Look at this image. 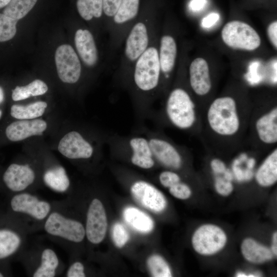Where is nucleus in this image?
Masks as SVG:
<instances>
[{
	"label": "nucleus",
	"instance_id": "nucleus-15",
	"mask_svg": "<svg viewBox=\"0 0 277 277\" xmlns=\"http://www.w3.org/2000/svg\"><path fill=\"white\" fill-rule=\"evenodd\" d=\"M55 62L58 75L62 82L75 84L80 80L82 72L81 61L71 45L64 44L57 48Z\"/></svg>",
	"mask_w": 277,
	"mask_h": 277
},
{
	"label": "nucleus",
	"instance_id": "nucleus-23",
	"mask_svg": "<svg viewBox=\"0 0 277 277\" xmlns=\"http://www.w3.org/2000/svg\"><path fill=\"white\" fill-rule=\"evenodd\" d=\"M46 128L47 123L43 120H22L9 125L6 129V134L9 140L16 142L42 135Z\"/></svg>",
	"mask_w": 277,
	"mask_h": 277
},
{
	"label": "nucleus",
	"instance_id": "nucleus-28",
	"mask_svg": "<svg viewBox=\"0 0 277 277\" xmlns=\"http://www.w3.org/2000/svg\"><path fill=\"white\" fill-rule=\"evenodd\" d=\"M75 6L79 16L85 21H102L104 24L102 0H75Z\"/></svg>",
	"mask_w": 277,
	"mask_h": 277
},
{
	"label": "nucleus",
	"instance_id": "nucleus-26",
	"mask_svg": "<svg viewBox=\"0 0 277 277\" xmlns=\"http://www.w3.org/2000/svg\"><path fill=\"white\" fill-rule=\"evenodd\" d=\"M43 180L51 189L60 193L66 192L70 186V181L64 167L55 165L44 172Z\"/></svg>",
	"mask_w": 277,
	"mask_h": 277
},
{
	"label": "nucleus",
	"instance_id": "nucleus-43",
	"mask_svg": "<svg viewBox=\"0 0 277 277\" xmlns=\"http://www.w3.org/2000/svg\"><path fill=\"white\" fill-rule=\"evenodd\" d=\"M11 0H0V9L5 8Z\"/></svg>",
	"mask_w": 277,
	"mask_h": 277
},
{
	"label": "nucleus",
	"instance_id": "nucleus-8",
	"mask_svg": "<svg viewBox=\"0 0 277 277\" xmlns=\"http://www.w3.org/2000/svg\"><path fill=\"white\" fill-rule=\"evenodd\" d=\"M18 258L29 276L55 277L64 271V264L57 254L48 246H27Z\"/></svg>",
	"mask_w": 277,
	"mask_h": 277
},
{
	"label": "nucleus",
	"instance_id": "nucleus-14",
	"mask_svg": "<svg viewBox=\"0 0 277 277\" xmlns=\"http://www.w3.org/2000/svg\"><path fill=\"white\" fill-rule=\"evenodd\" d=\"M227 242L224 231L219 227L206 224L200 227L192 238L194 249L202 255H211L222 249Z\"/></svg>",
	"mask_w": 277,
	"mask_h": 277
},
{
	"label": "nucleus",
	"instance_id": "nucleus-34",
	"mask_svg": "<svg viewBox=\"0 0 277 277\" xmlns=\"http://www.w3.org/2000/svg\"><path fill=\"white\" fill-rule=\"evenodd\" d=\"M104 28L107 31L110 23L122 0H102Z\"/></svg>",
	"mask_w": 277,
	"mask_h": 277
},
{
	"label": "nucleus",
	"instance_id": "nucleus-16",
	"mask_svg": "<svg viewBox=\"0 0 277 277\" xmlns=\"http://www.w3.org/2000/svg\"><path fill=\"white\" fill-rule=\"evenodd\" d=\"M158 52L161 72V94H165L169 90L177 54L176 42L172 34L164 32L159 37Z\"/></svg>",
	"mask_w": 277,
	"mask_h": 277
},
{
	"label": "nucleus",
	"instance_id": "nucleus-24",
	"mask_svg": "<svg viewBox=\"0 0 277 277\" xmlns=\"http://www.w3.org/2000/svg\"><path fill=\"white\" fill-rule=\"evenodd\" d=\"M256 183L264 187H270L277 181V147L268 152L254 173Z\"/></svg>",
	"mask_w": 277,
	"mask_h": 277
},
{
	"label": "nucleus",
	"instance_id": "nucleus-1",
	"mask_svg": "<svg viewBox=\"0 0 277 277\" xmlns=\"http://www.w3.org/2000/svg\"><path fill=\"white\" fill-rule=\"evenodd\" d=\"M251 108L252 104L231 95L210 101L202 114L200 136L207 151L222 156L246 147Z\"/></svg>",
	"mask_w": 277,
	"mask_h": 277
},
{
	"label": "nucleus",
	"instance_id": "nucleus-18",
	"mask_svg": "<svg viewBox=\"0 0 277 277\" xmlns=\"http://www.w3.org/2000/svg\"><path fill=\"white\" fill-rule=\"evenodd\" d=\"M130 191L135 201L153 212H161L166 207V200L163 193L146 181L135 182L131 186Z\"/></svg>",
	"mask_w": 277,
	"mask_h": 277
},
{
	"label": "nucleus",
	"instance_id": "nucleus-33",
	"mask_svg": "<svg viewBox=\"0 0 277 277\" xmlns=\"http://www.w3.org/2000/svg\"><path fill=\"white\" fill-rule=\"evenodd\" d=\"M225 172L223 173H213L215 189L219 194L223 196L229 195L234 188L232 181H229L225 177Z\"/></svg>",
	"mask_w": 277,
	"mask_h": 277
},
{
	"label": "nucleus",
	"instance_id": "nucleus-45",
	"mask_svg": "<svg viewBox=\"0 0 277 277\" xmlns=\"http://www.w3.org/2000/svg\"><path fill=\"white\" fill-rule=\"evenodd\" d=\"M236 276H238V277H247V274H244V273L239 272V273H238L236 274Z\"/></svg>",
	"mask_w": 277,
	"mask_h": 277
},
{
	"label": "nucleus",
	"instance_id": "nucleus-46",
	"mask_svg": "<svg viewBox=\"0 0 277 277\" xmlns=\"http://www.w3.org/2000/svg\"><path fill=\"white\" fill-rule=\"evenodd\" d=\"M5 276V273L2 271L0 270V277H3Z\"/></svg>",
	"mask_w": 277,
	"mask_h": 277
},
{
	"label": "nucleus",
	"instance_id": "nucleus-19",
	"mask_svg": "<svg viewBox=\"0 0 277 277\" xmlns=\"http://www.w3.org/2000/svg\"><path fill=\"white\" fill-rule=\"evenodd\" d=\"M76 52L83 64L88 68L93 69L100 62V54L94 37L90 30L80 28L74 36Z\"/></svg>",
	"mask_w": 277,
	"mask_h": 277
},
{
	"label": "nucleus",
	"instance_id": "nucleus-44",
	"mask_svg": "<svg viewBox=\"0 0 277 277\" xmlns=\"http://www.w3.org/2000/svg\"><path fill=\"white\" fill-rule=\"evenodd\" d=\"M4 91L2 87H0V104L2 103L4 100Z\"/></svg>",
	"mask_w": 277,
	"mask_h": 277
},
{
	"label": "nucleus",
	"instance_id": "nucleus-42",
	"mask_svg": "<svg viewBox=\"0 0 277 277\" xmlns=\"http://www.w3.org/2000/svg\"><path fill=\"white\" fill-rule=\"evenodd\" d=\"M271 251L275 256L277 254V233L275 232L272 236V245Z\"/></svg>",
	"mask_w": 277,
	"mask_h": 277
},
{
	"label": "nucleus",
	"instance_id": "nucleus-38",
	"mask_svg": "<svg viewBox=\"0 0 277 277\" xmlns=\"http://www.w3.org/2000/svg\"><path fill=\"white\" fill-rule=\"evenodd\" d=\"M64 276L67 277H85V267L82 263L75 261L69 266Z\"/></svg>",
	"mask_w": 277,
	"mask_h": 277
},
{
	"label": "nucleus",
	"instance_id": "nucleus-39",
	"mask_svg": "<svg viewBox=\"0 0 277 277\" xmlns=\"http://www.w3.org/2000/svg\"><path fill=\"white\" fill-rule=\"evenodd\" d=\"M267 34L270 42L276 49L277 47V22L270 23L267 28Z\"/></svg>",
	"mask_w": 277,
	"mask_h": 277
},
{
	"label": "nucleus",
	"instance_id": "nucleus-36",
	"mask_svg": "<svg viewBox=\"0 0 277 277\" xmlns=\"http://www.w3.org/2000/svg\"><path fill=\"white\" fill-rule=\"evenodd\" d=\"M171 194L174 197L182 200H186L190 197L191 191L188 185L181 180L169 188Z\"/></svg>",
	"mask_w": 277,
	"mask_h": 277
},
{
	"label": "nucleus",
	"instance_id": "nucleus-41",
	"mask_svg": "<svg viewBox=\"0 0 277 277\" xmlns=\"http://www.w3.org/2000/svg\"><path fill=\"white\" fill-rule=\"evenodd\" d=\"M206 4V0H192L189 4L190 8L193 11L202 9Z\"/></svg>",
	"mask_w": 277,
	"mask_h": 277
},
{
	"label": "nucleus",
	"instance_id": "nucleus-11",
	"mask_svg": "<svg viewBox=\"0 0 277 277\" xmlns=\"http://www.w3.org/2000/svg\"><path fill=\"white\" fill-rule=\"evenodd\" d=\"M146 136L155 162L172 171L182 167L190 152L187 148L178 145L159 132L148 131Z\"/></svg>",
	"mask_w": 277,
	"mask_h": 277
},
{
	"label": "nucleus",
	"instance_id": "nucleus-7",
	"mask_svg": "<svg viewBox=\"0 0 277 277\" xmlns=\"http://www.w3.org/2000/svg\"><path fill=\"white\" fill-rule=\"evenodd\" d=\"M53 205L54 202L42 200L27 191L14 194L9 202L13 217L22 223L30 233L42 230Z\"/></svg>",
	"mask_w": 277,
	"mask_h": 277
},
{
	"label": "nucleus",
	"instance_id": "nucleus-6",
	"mask_svg": "<svg viewBox=\"0 0 277 277\" xmlns=\"http://www.w3.org/2000/svg\"><path fill=\"white\" fill-rule=\"evenodd\" d=\"M42 230L51 240L64 249L70 244L82 242L86 236L85 226L70 215L65 200L54 202L53 209L45 220Z\"/></svg>",
	"mask_w": 277,
	"mask_h": 277
},
{
	"label": "nucleus",
	"instance_id": "nucleus-40",
	"mask_svg": "<svg viewBox=\"0 0 277 277\" xmlns=\"http://www.w3.org/2000/svg\"><path fill=\"white\" fill-rule=\"evenodd\" d=\"M219 19V15L216 13H211L205 17L202 21V26L209 28L213 26Z\"/></svg>",
	"mask_w": 277,
	"mask_h": 277
},
{
	"label": "nucleus",
	"instance_id": "nucleus-4",
	"mask_svg": "<svg viewBox=\"0 0 277 277\" xmlns=\"http://www.w3.org/2000/svg\"><path fill=\"white\" fill-rule=\"evenodd\" d=\"M167 93L163 109L167 123L180 131L200 137L202 113L189 91L178 85Z\"/></svg>",
	"mask_w": 277,
	"mask_h": 277
},
{
	"label": "nucleus",
	"instance_id": "nucleus-17",
	"mask_svg": "<svg viewBox=\"0 0 277 277\" xmlns=\"http://www.w3.org/2000/svg\"><path fill=\"white\" fill-rule=\"evenodd\" d=\"M86 213V237L91 244H98L105 238L107 228L106 214L101 201L97 198L93 199Z\"/></svg>",
	"mask_w": 277,
	"mask_h": 277
},
{
	"label": "nucleus",
	"instance_id": "nucleus-32",
	"mask_svg": "<svg viewBox=\"0 0 277 277\" xmlns=\"http://www.w3.org/2000/svg\"><path fill=\"white\" fill-rule=\"evenodd\" d=\"M17 22V21L0 13V42L9 41L15 36Z\"/></svg>",
	"mask_w": 277,
	"mask_h": 277
},
{
	"label": "nucleus",
	"instance_id": "nucleus-13",
	"mask_svg": "<svg viewBox=\"0 0 277 277\" xmlns=\"http://www.w3.org/2000/svg\"><path fill=\"white\" fill-rule=\"evenodd\" d=\"M13 218L10 226L0 227V261L15 256L18 258L27 246L28 235L31 233Z\"/></svg>",
	"mask_w": 277,
	"mask_h": 277
},
{
	"label": "nucleus",
	"instance_id": "nucleus-3",
	"mask_svg": "<svg viewBox=\"0 0 277 277\" xmlns=\"http://www.w3.org/2000/svg\"><path fill=\"white\" fill-rule=\"evenodd\" d=\"M155 14L152 4L145 6L126 36L114 74L115 82L123 88L135 63L147 49L157 32Z\"/></svg>",
	"mask_w": 277,
	"mask_h": 277
},
{
	"label": "nucleus",
	"instance_id": "nucleus-22",
	"mask_svg": "<svg viewBox=\"0 0 277 277\" xmlns=\"http://www.w3.org/2000/svg\"><path fill=\"white\" fill-rule=\"evenodd\" d=\"M188 82L190 88L197 96L205 97L210 93L212 83L209 66L205 59L198 57L191 63Z\"/></svg>",
	"mask_w": 277,
	"mask_h": 277
},
{
	"label": "nucleus",
	"instance_id": "nucleus-20",
	"mask_svg": "<svg viewBox=\"0 0 277 277\" xmlns=\"http://www.w3.org/2000/svg\"><path fill=\"white\" fill-rule=\"evenodd\" d=\"M35 179L34 170L27 164H12L3 175L6 186L14 194L26 191L34 183Z\"/></svg>",
	"mask_w": 277,
	"mask_h": 277
},
{
	"label": "nucleus",
	"instance_id": "nucleus-10",
	"mask_svg": "<svg viewBox=\"0 0 277 277\" xmlns=\"http://www.w3.org/2000/svg\"><path fill=\"white\" fill-rule=\"evenodd\" d=\"M141 9V0H122L107 30L109 52L113 53L121 47Z\"/></svg>",
	"mask_w": 277,
	"mask_h": 277
},
{
	"label": "nucleus",
	"instance_id": "nucleus-12",
	"mask_svg": "<svg viewBox=\"0 0 277 277\" xmlns=\"http://www.w3.org/2000/svg\"><path fill=\"white\" fill-rule=\"evenodd\" d=\"M221 36L224 43L233 49L252 51L261 45L257 32L248 24L240 21L228 22L222 30Z\"/></svg>",
	"mask_w": 277,
	"mask_h": 277
},
{
	"label": "nucleus",
	"instance_id": "nucleus-5",
	"mask_svg": "<svg viewBox=\"0 0 277 277\" xmlns=\"http://www.w3.org/2000/svg\"><path fill=\"white\" fill-rule=\"evenodd\" d=\"M246 146L257 153L266 154L277 145V105H254L252 108Z\"/></svg>",
	"mask_w": 277,
	"mask_h": 277
},
{
	"label": "nucleus",
	"instance_id": "nucleus-27",
	"mask_svg": "<svg viewBox=\"0 0 277 277\" xmlns=\"http://www.w3.org/2000/svg\"><path fill=\"white\" fill-rule=\"evenodd\" d=\"M126 222L135 230L142 233L152 231L154 223L152 219L141 210L132 207H128L123 211Z\"/></svg>",
	"mask_w": 277,
	"mask_h": 277
},
{
	"label": "nucleus",
	"instance_id": "nucleus-35",
	"mask_svg": "<svg viewBox=\"0 0 277 277\" xmlns=\"http://www.w3.org/2000/svg\"><path fill=\"white\" fill-rule=\"evenodd\" d=\"M112 239L118 248L124 246L129 239V235L125 227L120 223H115L112 230Z\"/></svg>",
	"mask_w": 277,
	"mask_h": 277
},
{
	"label": "nucleus",
	"instance_id": "nucleus-25",
	"mask_svg": "<svg viewBox=\"0 0 277 277\" xmlns=\"http://www.w3.org/2000/svg\"><path fill=\"white\" fill-rule=\"evenodd\" d=\"M241 252L245 259L252 263H262L272 259L273 254L267 247L248 238L241 245Z\"/></svg>",
	"mask_w": 277,
	"mask_h": 277
},
{
	"label": "nucleus",
	"instance_id": "nucleus-21",
	"mask_svg": "<svg viewBox=\"0 0 277 277\" xmlns=\"http://www.w3.org/2000/svg\"><path fill=\"white\" fill-rule=\"evenodd\" d=\"M60 152L69 159H89L94 153L90 143L76 131L67 133L61 140L58 146Z\"/></svg>",
	"mask_w": 277,
	"mask_h": 277
},
{
	"label": "nucleus",
	"instance_id": "nucleus-30",
	"mask_svg": "<svg viewBox=\"0 0 277 277\" xmlns=\"http://www.w3.org/2000/svg\"><path fill=\"white\" fill-rule=\"evenodd\" d=\"M48 86L40 80H35L24 86H16L13 90L12 98L14 101H21L31 96H38L45 94Z\"/></svg>",
	"mask_w": 277,
	"mask_h": 277
},
{
	"label": "nucleus",
	"instance_id": "nucleus-29",
	"mask_svg": "<svg viewBox=\"0 0 277 277\" xmlns=\"http://www.w3.org/2000/svg\"><path fill=\"white\" fill-rule=\"evenodd\" d=\"M47 104L38 101L26 106L14 105L11 108L10 114L19 120H31L41 116L45 112Z\"/></svg>",
	"mask_w": 277,
	"mask_h": 277
},
{
	"label": "nucleus",
	"instance_id": "nucleus-47",
	"mask_svg": "<svg viewBox=\"0 0 277 277\" xmlns=\"http://www.w3.org/2000/svg\"><path fill=\"white\" fill-rule=\"evenodd\" d=\"M2 111L0 109V118H1V116H2Z\"/></svg>",
	"mask_w": 277,
	"mask_h": 277
},
{
	"label": "nucleus",
	"instance_id": "nucleus-2",
	"mask_svg": "<svg viewBox=\"0 0 277 277\" xmlns=\"http://www.w3.org/2000/svg\"><path fill=\"white\" fill-rule=\"evenodd\" d=\"M157 32L133 66L126 88L140 112H146L161 94V72L159 58Z\"/></svg>",
	"mask_w": 277,
	"mask_h": 277
},
{
	"label": "nucleus",
	"instance_id": "nucleus-9",
	"mask_svg": "<svg viewBox=\"0 0 277 277\" xmlns=\"http://www.w3.org/2000/svg\"><path fill=\"white\" fill-rule=\"evenodd\" d=\"M108 143L110 152L126 154L134 166L148 169L155 165L146 136L135 135L122 136L114 134L109 136Z\"/></svg>",
	"mask_w": 277,
	"mask_h": 277
},
{
	"label": "nucleus",
	"instance_id": "nucleus-37",
	"mask_svg": "<svg viewBox=\"0 0 277 277\" xmlns=\"http://www.w3.org/2000/svg\"><path fill=\"white\" fill-rule=\"evenodd\" d=\"M180 175L174 171L165 170L159 175V179L160 183L166 188H169L181 180Z\"/></svg>",
	"mask_w": 277,
	"mask_h": 277
},
{
	"label": "nucleus",
	"instance_id": "nucleus-31",
	"mask_svg": "<svg viewBox=\"0 0 277 277\" xmlns=\"http://www.w3.org/2000/svg\"><path fill=\"white\" fill-rule=\"evenodd\" d=\"M148 268L153 276H172L171 270L164 259L159 255H152L147 260Z\"/></svg>",
	"mask_w": 277,
	"mask_h": 277
}]
</instances>
